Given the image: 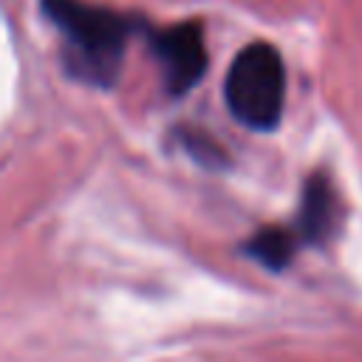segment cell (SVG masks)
<instances>
[{
  "mask_svg": "<svg viewBox=\"0 0 362 362\" xmlns=\"http://www.w3.org/2000/svg\"><path fill=\"white\" fill-rule=\"evenodd\" d=\"M297 249V238L294 232L288 229H277V226H269V229H260L249 243H246V252L252 257H257L263 266L269 269H283L291 255Z\"/></svg>",
  "mask_w": 362,
  "mask_h": 362,
  "instance_id": "cell-5",
  "label": "cell"
},
{
  "mask_svg": "<svg viewBox=\"0 0 362 362\" xmlns=\"http://www.w3.org/2000/svg\"><path fill=\"white\" fill-rule=\"evenodd\" d=\"M337 195L325 175H311L303 187V212H300V235L311 243H322L337 226Z\"/></svg>",
  "mask_w": 362,
  "mask_h": 362,
  "instance_id": "cell-4",
  "label": "cell"
},
{
  "mask_svg": "<svg viewBox=\"0 0 362 362\" xmlns=\"http://www.w3.org/2000/svg\"><path fill=\"white\" fill-rule=\"evenodd\" d=\"M45 14L65 34L68 68L85 82H113L130 37V20L85 0H45Z\"/></svg>",
  "mask_w": 362,
  "mask_h": 362,
  "instance_id": "cell-1",
  "label": "cell"
},
{
  "mask_svg": "<svg viewBox=\"0 0 362 362\" xmlns=\"http://www.w3.org/2000/svg\"><path fill=\"white\" fill-rule=\"evenodd\" d=\"M156 54L164 65L167 85L173 93L189 90L206 71V48L201 23H178L156 34Z\"/></svg>",
  "mask_w": 362,
  "mask_h": 362,
  "instance_id": "cell-3",
  "label": "cell"
},
{
  "mask_svg": "<svg viewBox=\"0 0 362 362\" xmlns=\"http://www.w3.org/2000/svg\"><path fill=\"white\" fill-rule=\"evenodd\" d=\"M223 96L238 122L252 130H272L283 116L286 71L274 45L252 42L229 65Z\"/></svg>",
  "mask_w": 362,
  "mask_h": 362,
  "instance_id": "cell-2",
  "label": "cell"
}]
</instances>
